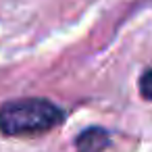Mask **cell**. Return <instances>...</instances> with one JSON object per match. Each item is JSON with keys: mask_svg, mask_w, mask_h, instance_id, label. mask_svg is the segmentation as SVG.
I'll return each instance as SVG.
<instances>
[{"mask_svg": "<svg viewBox=\"0 0 152 152\" xmlns=\"http://www.w3.org/2000/svg\"><path fill=\"white\" fill-rule=\"evenodd\" d=\"M65 113L46 98H19L0 106V131L9 137L36 135L61 125Z\"/></svg>", "mask_w": 152, "mask_h": 152, "instance_id": "6da1fadb", "label": "cell"}, {"mask_svg": "<svg viewBox=\"0 0 152 152\" xmlns=\"http://www.w3.org/2000/svg\"><path fill=\"white\" fill-rule=\"evenodd\" d=\"M108 133L102 127H88L83 129L77 140H75V150L77 152H102L108 146Z\"/></svg>", "mask_w": 152, "mask_h": 152, "instance_id": "7a4b0ae2", "label": "cell"}, {"mask_svg": "<svg viewBox=\"0 0 152 152\" xmlns=\"http://www.w3.org/2000/svg\"><path fill=\"white\" fill-rule=\"evenodd\" d=\"M137 88H140V94H142L144 100H152V67H148L142 73V77L137 81Z\"/></svg>", "mask_w": 152, "mask_h": 152, "instance_id": "3957f363", "label": "cell"}]
</instances>
